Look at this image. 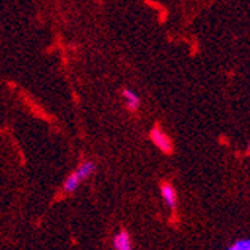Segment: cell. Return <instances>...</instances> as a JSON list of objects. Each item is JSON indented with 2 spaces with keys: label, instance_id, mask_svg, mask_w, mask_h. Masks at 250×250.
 I'll return each mask as SVG.
<instances>
[{
  "label": "cell",
  "instance_id": "6da1fadb",
  "mask_svg": "<svg viewBox=\"0 0 250 250\" xmlns=\"http://www.w3.org/2000/svg\"><path fill=\"white\" fill-rule=\"evenodd\" d=\"M150 141L156 146V148H159L162 153L165 154H171L174 151V144H172V140L169 138V136L159 127V126H154L150 133Z\"/></svg>",
  "mask_w": 250,
  "mask_h": 250
},
{
  "label": "cell",
  "instance_id": "7a4b0ae2",
  "mask_svg": "<svg viewBox=\"0 0 250 250\" xmlns=\"http://www.w3.org/2000/svg\"><path fill=\"white\" fill-rule=\"evenodd\" d=\"M161 195H162L164 201L167 202V206L174 211L177 208V192H175L174 186L165 181V183L161 185Z\"/></svg>",
  "mask_w": 250,
  "mask_h": 250
},
{
  "label": "cell",
  "instance_id": "3957f363",
  "mask_svg": "<svg viewBox=\"0 0 250 250\" xmlns=\"http://www.w3.org/2000/svg\"><path fill=\"white\" fill-rule=\"evenodd\" d=\"M112 247H114V250H132V241L129 232L125 229L119 231L114 235V238H112Z\"/></svg>",
  "mask_w": 250,
  "mask_h": 250
},
{
  "label": "cell",
  "instance_id": "277c9868",
  "mask_svg": "<svg viewBox=\"0 0 250 250\" xmlns=\"http://www.w3.org/2000/svg\"><path fill=\"white\" fill-rule=\"evenodd\" d=\"M122 95H123L125 101H126V108H127L129 111L135 112L136 109L140 108V104H141L140 96L136 95V93L133 92V90H130V88H123Z\"/></svg>",
  "mask_w": 250,
  "mask_h": 250
},
{
  "label": "cell",
  "instance_id": "5b68a950",
  "mask_svg": "<svg viewBox=\"0 0 250 250\" xmlns=\"http://www.w3.org/2000/svg\"><path fill=\"white\" fill-rule=\"evenodd\" d=\"M95 171H96L95 162H92V161H85V162H83V164L78 167V169L75 171V175L78 177L80 181H84V180H87L90 175H93Z\"/></svg>",
  "mask_w": 250,
  "mask_h": 250
},
{
  "label": "cell",
  "instance_id": "8992f818",
  "mask_svg": "<svg viewBox=\"0 0 250 250\" xmlns=\"http://www.w3.org/2000/svg\"><path fill=\"white\" fill-rule=\"evenodd\" d=\"M80 185H81V181L78 180V177L75 175V172H72L69 177L64 180L63 190H64V193H74L80 188Z\"/></svg>",
  "mask_w": 250,
  "mask_h": 250
},
{
  "label": "cell",
  "instance_id": "52a82bcc",
  "mask_svg": "<svg viewBox=\"0 0 250 250\" xmlns=\"http://www.w3.org/2000/svg\"><path fill=\"white\" fill-rule=\"evenodd\" d=\"M226 250H250V241H249V238L237 240L235 243H232Z\"/></svg>",
  "mask_w": 250,
  "mask_h": 250
}]
</instances>
